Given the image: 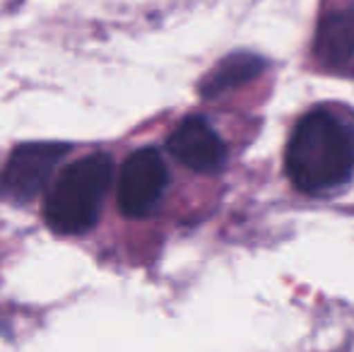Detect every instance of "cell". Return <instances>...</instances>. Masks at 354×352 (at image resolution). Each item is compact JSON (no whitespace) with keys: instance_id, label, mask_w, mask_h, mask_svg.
Wrapping results in <instances>:
<instances>
[{"instance_id":"6da1fadb","label":"cell","mask_w":354,"mask_h":352,"mask_svg":"<svg viewBox=\"0 0 354 352\" xmlns=\"http://www.w3.org/2000/svg\"><path fill=\"white\" fill-rule=\"evenodd\" d=\"M287 176L301 193L340 188L354 174V128L330 109H313L297 123L284 155Z\"/></svg>"},{"instance_id":"7a4b0ae2","label":"cell","mask_w":354,"mask_h":352,"mask_svg":"<svg viewBox=\"0 0 354 352\" xmlns=\"http://www.w3.org/2000/svg\"><path fill=\"white\" fill-rule=\"evenodd\" d=\"M113 181V160L94 152L61 172L44 203V220L56 234L80 237L99 220V210Z\"/></svg>"},{"instance_id":"3957f363","label":"cell","mask_w":354,"mask_h":352,"mask_svg":"<svg viewBox=\"0 0 354 352\" xmlns=\"http://www.w3.org/2000/svg\"><path fill=\"white\" fill-rule=\"evenodd\" d=\"M71 152L68 142H22L12 150L3 178L0 198L10 205H27L46 188L63 157Z\"/></svg>"},{"instance_id":"277c9868","label":"cell","mask_w":354,"mask_h":352,"mask_svg":"<svg viewBox=\"0 0 354 352\" xmlns=\"http://www.w3.org/2000/svg\"><path fill=\"white\" fill-rule=\"evenodd\" d=\"M169 186V169L154 147L136 150L118 176V207L126 217L140 220L159 205Z\"/></svg>"},{"instance_id":"5b68a950","label":"cell","mask_w":354,"mask_h":352,"mask_svg":"<svg viewBox=\"0 0 354 352\" xmlns=\"http://www.w3.org/2000/svg\"><path fill=\"white\" fill-rule=\"evenodd\" d=\"M167 147L183 167L198 174H214L227 162V145L203 116H188L174 128Z\"/></svg>"},{"instance_id":"8992f818","label":"cell","mask_w":354,"mask_h":352,"mask_svg":"<svg viewBox=\"0 0 354 352\" xmlns=\"http://www.w3.org/2000/svg\"><path fill=\"white\" fill-rule=\"evenodd\" d=\"M316 56L328 66H342L354 58V5L321 19L316 32Z\"/></svg>"},{"instance_id":"52a82bcc","label":"cell","mask_w":354,"mask_h":352,"mask_svg":"<svg viewBox=\"0 0 354 352\" xmlns=\"http://www.w3.org/2000/svg\"><path fill=\"white\" fill-rule=\"evenodd\" d=\"M266 71V61L256 53H232L224 61H219L217 66L203 77L201 82V94L205 99L219 97V94L229 92L234 87H241L246 82L256 80L261 73Z\"/></svg>"}]
</instances>
